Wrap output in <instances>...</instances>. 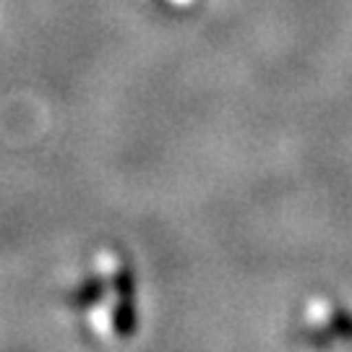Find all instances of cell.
Segmentation results:
<instances>
[{
	"mask_svg": "<svg viewBox=\"0 0 352 352\" xmlns=\"http://www.w3.org/2000/svg\"><path fill=\"white\" fill-rule=\"evenodd\" d=\"M133 295H123V300L118 305V311L113 316V324H115V334L120 337H131L133 329H136V308H133Z\"/></svg>",
	"mask_w": 352,
	"mask_h": 352,
	"instance_id": "cell-1",
	"label": "cell"
},
{
	"mask_svg": "<svg viewBox=\"0 0 352 352\" xmlns=\"http://www.w3.org/2000/svg\"><path fill=\"white\" fill-rule=\"evenodd\" d=\"M334 329L340 331L342 337H350L352 340V316L344 314V311H337L334 314Z\"/></svg>",
	"mask_w": 352,
	"mask_h": 352,
	"instance_id": "cell-2",
	"label": "cell"
},
{
	"mask_svg": "<svg viewBox=\"0 0 352 352\" xmlns=\"http://www.w3.org/2000/svg\"><path fill=\"white\" fill-rule=\"evenodd\" d=\"M102 298V289H100V282H97V287H94V282H89L87 287L78 292V298L76 300L81 302V305H87V302H91V300H100Z\"/></svg>",
	"mask_w": 352,
	"mask_h": 352,
	"instance_id": "cell-3",
	"label": "cell"
}]
</instances>
